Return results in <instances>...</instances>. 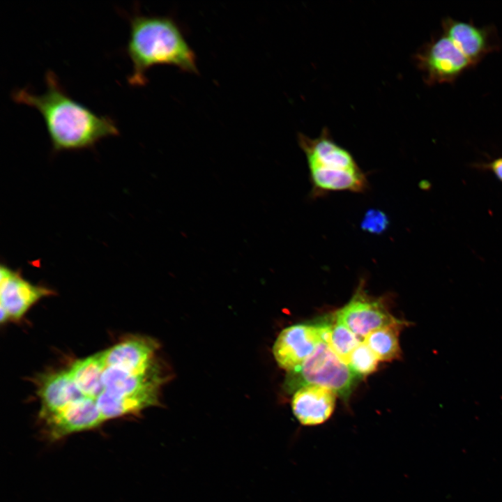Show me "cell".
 Returning a JSON list of instances; mask_svg holds the SVG:
<instances>
[{"mask_svg":"<svg viewBox=\"0 0 502 502\" xmlns=\"http://www.w3.org/2000/svg\"><path fill=\"white\" fill-rule=\"evenodd\" d=\"M414 61L429 85L452 83L473 67L469 59L443 34L432 39L414 54Z\"/></svg>","mask_w":502,"mask_h":502,"instance_id":"cell-4","label":"cell"},{"mask_svg":"<svg viewBox=\"0 0 502 502\" xmlns=\"http://www.w3.org/2000/svg\"><path fill=\"white\" fill-rule=\"evenodd\" d=\"M155 344L151 340L137 338L123 341L101 352L105 367L135 374H146L155 367L153 357Z\"/></svg>","mask_w":502,"mask_h":502,"instance_id":"cell-12","label":"cell"},{"mask_svg":"<svg viewBox=\"0 0 502 502\" xmlns=\"http://www.w3.org/2000/svg\"><path fill=\"white\" fill-rule=\"evenodd\" d=\"M160 381L156 367L146 374H135L105 367L102 376L104 392L115 397L158 390Z\"/></svg>","mask_w":502,"mask_h":502,"instance_id":"cell-15","label":"cell"},{"mask_svg":"<svg viewBox=\"0 0 502 502\" xmlns=\"http://www.w3.org/2000/svg\"><path fill=\"white\" fill-rule=\"evenodd\" d=\"M39 395L42 402L40 416L43 418L86 397L68 372L54 373L46 376L39 389Z\"/></svg>","mask_w":502,"mask_h":502,"instance_id":"cell-14","label":"cell"},{"mask_svg":"<svg viewBox=\"0 0 502 502\" xmlns=\"http://www.w3.org/2000/svg\"><path fill=\"white\" fill-rule=\"evenodd\" d=\"M321 342L318 322L295 324L281 331L273 344V352L278 365L291 372L302 365Z\"/></svg>","mask_w":502,"mask_h":502,"instance_id":"cell-6","label":"cell"},{"mask_svg":"<svg viewBox=\"0 0 502 502\" xmlns=\"http://www.w3.org/2000/svg\"><path fill=\"white\" fill-rule=\"evenodd\" d=\"M298 142L307 166L343 169L360 168L351 153L333 139L326 128L316 137L298 133Z\"/></svg>","mask_w":502,"mask_h":502,"instance_id":"cell-10","label":"cell"},{"mask_svg":"<svg viewBox=\"0 0 502 502\" xmlns=\"http://www.w3.org/2000/svg\"><path fill=\"white\" fill-rule=\"evenodd\" d=\"M336 394L321 386L309 384L295 391L291 409L298 422L305 426L325 423L335 409Z\"/></svg>","mask_w":502,"mask_h":502,"instance_id":"cell-11","label":"cell"},{"mask_svg":"<svg viewBox=\"0 0 502 502\" xmlns=\"http://www.w3.org/2000/svg\"><path fill=\"white\" fill-rule=\"evenodd\" d=\"M401 320L370 333L363 342L370 348L379 360L390 361L401 357L399 334L406 324Z\"/></svg>","mask_w":502,"mask_h":502,"instance_id":"cell-19","label":"cell"},{"mask_svg":"<svg viewBox=\"0 0 502 502\" xmlns=\"http://www.w3.org/2000/svg\"><path fill=\"white\" fill-rule=\"evenodd\" d=\"M128 19L126 52L132 63L128 78L130 85H145L147 71L156 65H172L185 73H198L196 54L174 18L135 12Z\"/></svg>","mask_w":502,"mask_h":502,"instance_id":"cell-2","label":"cell"},{"mask_svg":"<svg viewBox=\"0 0 502 502\" xmlns=\"http://www.w3.org/2000/svg\"><path fill=\"white\" fill-rule=\"evenodd\" d=\"M359 379L326 343L321 342L298 370L288 372L285 388L291 393L309 384L321 386L347 401Z\"/></svg>","mask_w":502,"mask_h":502,"instance_id":"cell-3","label":"cell"},{"mask_svg":"<svg viewBox=\"0 0 502 502\" xmlns=\"http://www.w3.org/2000/svg\"><path fill=\"white\" fill-rule=\"evenodd\" d=\"M490 167L496 177L502 181V158L494 160L490 164Z\"/></svg>","mask_w":502,"mask_h":502,"instance_id":"cell-22","label":"cell"},{"mask_svg":"<svg viewBox=\"0 0 502 502\" xmlns=\"http://www.w3.org/2000/svg\"><path fill=\"white\" fill-rule=\"evenodd\" d=\"M388 220L386 214L379 210L368 211L361 222V227L372 234H381L385 231L388 225Z\"/></svg>","mask_w":502,"mask_h":502,"instance_id":"cell-21","label":"cell"},{"mask_svg":"<svg viewBox=\"0 0 502 502\" xmlns=\"http://www.w3.org/2000/svg\"><path fill=\"white\" fill-rule=\"evenodd\" d=\"M46 91L26 89L12 92L13 100L36 108L41 114L55 152L92 148L100 139L119 135L115 121L100 116L73 99L52 70L45 73Z\"/></svg>","mask_w":502,"mask_h":502,"instance_id":"cell-1","label":"cell"},{"mask_svg":"<svg viewBox=\"0 0 502 502\" xmlns=\"http://www.w3.org/2000/svg\"><path fill=\"white\" fill-rule=\"evenodd\" d=\"M308 169L313 197L330 192H364L368 188L367 174L360 168L343 169L308 166Z\"/></svg>","mask_w":502,"mask_h":502,"instance_id":"cell-13","label":"cell"},{"mask_svg":"<svg viewBox=\"0 0 502 502\" xmlns=\"http://www.w3.org/2000/svg\"><path fill=\"white\" fill-rule=\"evenodd\" d=\"M441 26L443 34L453 43L473 66L487 54L499 48L496 30L491 26L479 27L473 23L450 17L444 18Z\"/></svg>","mask_w":502,"mask_h":502,"instance_id":"cell-7","label":"cell"},{"mask_svg":"<svg viewBox=\"0 0 502 502\" xmlns=\"http://www.w3.org/2000/svg\"><path fill=\"white\" fill-rule=\"evenodd\" d=\"M335 315L362 340L370 333L398 320L387 310L383 301L367 294L363 280L349 302Z\"/></svg>","mask_w":502,"mask_h":502,"instance_id":"cell-5","label":"cell"},{"mask_svg":"<svg viewBox=\"0 0 502 502\" xmlns=\"http://www.w3.org/2000/svg\"><path fill=\"white\" fill-rule=\"evenodd\" d=\"M322 342L326 343L340 359L349 363L351 353L363 342L335 314L320 319Z\"/></svg>","mask_w":502,"mask_h":502,"instance_id":"cell-18","label":"cell"},{"mask_svg":"<svg viewBox=\"0 0 502 502\" xmlns=\"http://www.w3.org/2000/svg\"><path fill=\"white\" fill-rule=\"evenodd\" d=\"M52 294L48 288L31 284L17 271L1 265L0 307L6 310L8 319L21 318L36 302Z\"/></svg>","mask_w":502,"mask_h":502,"instance_id":"cell-8","label":"cell"},{"mask_svg":"<svg viewBox=\"0 0 502 502\" xmlns=\"http://www.w3.org/2000/svg\"><path fill=\"white\" fill-rule=\"evenodd\" d=\"M379 359L363 341L351 354L349 366L360 378L374 372L377 367Z\"/></svg>","mask_w":502,"mask_h":502,"instance_id":"cell-20","label":"cell"},{"mask_svg":"<svg viewBox=\"0 0 502 502\" xmlns=\"http://www.w3.org/2000/svg\"><path fill=\"white\" fill-rule=\"evenodd\" d=\"M43 419L46 423L48 435L52 440L93 429L105 421L96 400L89 397L73 402Z\"/></svg>","mask_w":502,"mask_h":502,"instance_id":"cell-9","label":"cell"},{"mask_svg":"<svg viewBox=\"0 0 502 502\" xmlns=\"http://www.w3.org/2000/svg\"><path fill=\"white\" fill-rule=\"evenodd\" d=\"M158 390L146 391L124 397H115L102 392L96 400L97 406L104 419L118 418L137 413L158 402Z\"/></svg>","mask_w":502,"mask_h":502,"instance_id":"cell-16","label":"cell"},{"mask_svg":"<svg viewBox=\"0 0 502 502\" xmlns=\"http://www.w3.org/2000/svg\"><path fill=\"white\" fill-rule=\"evenodd\" d=\"M105 365L101 353L75 362L68 371L80 391L96 400L104 391L102 376Z\"/></svg>","mask_w":502,"mask_h":502,"instance_id":"cell-17","label":"cell"}]
</instances>
